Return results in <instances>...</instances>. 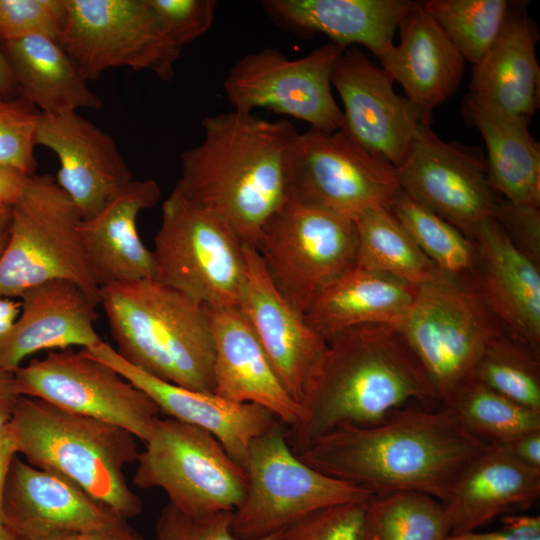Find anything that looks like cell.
I'll list each match as a JSON object with an SVG mask.
<instances>
[{"mask_svg": "<svg viewBox=\"0 0 540 540\" xmlns=\"http://www.w3.org/2000/svg\"><path fill=\"white\" fill-rule=\"evenodd\" d=\"M489 447L444 406L436 412L397 409L368 426L341 424L296 455L373 495L415 491L444 504L462 473Z\"/></svg>", "mask_w": 540, "mask_h": 540, "instance_id": "cell-1", "label": "cell"}, {"mask_svg": "<svg viewBox=\"0 0 540 540\" xmlns=\"http://www.w3.org/2000/svg\"><path fill=\"white\" fill-rule=\"evenodd\" d=\"M203 137L180 156L174 192L225 221L255 247L286 201L284 161L298 131L286 119L231 109L206 116Z\"/></svg>", "mask_w": 540, "mask_h": 540, "instance_id": "cell-2", "label": "cell"}, {"mask_svg": "<svg viewBox=\"0 0 540 540\" xmlns=\"http://www.w3.org/2000/svg\"><path fill=\"white\" fill-rule=\"evenodd\" d=\"M326 342L320 371L303 404L304 416L286 431L295 454L341 424L373 425L410 400L438 401L397 326H356Z\"/></svg>", "mask_w": 540, "mask_h": 540, "instance_id": "cell-3", "label": "cell"}, {"mask_svg": "<svg viewBox=\"0 0 540 540\" xmlns=\"http://www.w3.org/2000/svg\"><path fill=\"white\" fill-rule=\"evenodd\" d=\"M116 352L161 380L214 393L208 307L154 279L101 287Z\"/></svg>", "mask_w": 540, "mask_h": 540, "instance_id": "cell-4", "label": "cell"}, {"mask_svg": "<svg viewBox=\"0 0 540 540\" xmlns=\"http://www.w3.org/2000/svg\"><path fill=\"white\" fill-rule=\"evenodd\" d=\"M9 427L17 453L30 465L71 480L128 520L142 512L124 469L137 461V438L127 430L45 400L21 396Z\"/></svg>", "mask_w": 540, "mask_h": 540, "instance_id": "cell-5", "label": "cell"}, {"mask_svg": "<svg viewBox=\"0 0 540 540\" xmlns=\"http://www.w3.org/2000/svg\"><path fill=\"white\" fill-rule=\"evenodd\" d=\"M82 220L54 177L29 176L10 213L8 242L0 258V296L20 297L42 283L65 280L98 305L101 288L82 244Z\"/></svg>", "mask_w": 540, "mask_h": 540, "instance_id": "cell-6", "label": "cell"}, {"mask_svg": "<svg viewBox=\"0 0 540 540\" xmlns=\"http://www.w3.org/2000/svg\"><path fill=\"white\" fill-rule=\"evenodd\" d=\"M244 244L225 221L172 191L154 237L153 279L208 308L238 307Z\"/></svg>", "mask_w": 540, "mask_h": 540, "instance_id": "cell-7", "label": "cell"}, {"mask_svg": "<svg viewBox=\"0 0 540 540\" xmlns=\"http://www.w3.org/2000/svg\"><path fill=\"white\" fill-rule=\"evenodd\" d=\"M245 472V495L231 523L233 534L243 540L266 538L315 510L367 503L373 496L304 463L290 448L280 421L251 441Z\"/></svg>", "mask_w": 540, "mask_h": 540, "instance_id": "cell-8", "label": "cell"}, {"mask_svg": "<svg viewBox=\"0 0 540 540\" xmlns=\"http://www.w3.org/2000/svg\"><path fill=\"white\" fill-rule=\"evenodd\" d=\"M398 328L444 405L506 332L472 284L446 277L419 287Z\"/></svg>", "mask_w": 540, "mask_h": 540, "instance_id": "cell-9", "label": "cell"}, {"mask_svg": "<svg viewBox=\"0 0 540 540\" xmlns=\"http://www.w3.org/2000/svg\"><path fill=\"white\" fill-rule=\"evenodd\" d=\"M286 200L352 220L391 209L400 190L396 169L342 131L298 132L284 161Z\"/></svg>", "mask_w": 540, "mask_h": 540, "instance_id": "cell-10", "label": "cell"}, {"mask_svg": "<svg viewBox=\"0 0 540 540\" xmlns=\"http://www.w3.org/2000/svg\"><path fill=\"white\" fill-rule=\"evenodd\" d=\"M133 483L159 488L169 503L190 516L232 511L242 502L247 477L207 430L158 418L139 452Z\"/></svg>", "mask_w": 540, "mask_h": 540, "instance_id": "cell-11", "label": "cell"}, {"mask_svg": "<svg viewBox=\"0 0 540 540\" xmlns=\"http://www.w3.org/2000/svg\"><path fill=\"white\" fill-rule=\"evenodd\" d=\"M254 248L274 286L304 316L317 293L355 265V222L286 200Z\"/></svg>", "mask_w": 540, "mask_h": 540, "instance_id": "cell-12", "label": "cell"}, {"mask_svg": "<svg viewBox=\"0 0 540 540\" xmlns=\"http://www.w3.org/2000/svg\"><path fill=\"white\" fill-rule=\"evenodd\" d=\"M58 43L88 81L111 68L174 77L182 48L162 31L145 0H65Z\"/></svg>", "mask_w": 540, "mask_h": 540, "instance_id": "cell-13", "label": "cell"}, {"mask_svg": "<svg viewBox=\"0 0 540 540\" xmlns=\"http://www.w3.org/2000/svg\"><path fill=\"white\" fill-rule=\"evenodd\" d=\"M328 42L300 58L267 47L248 53L230 68L223 84L231 109H268L326 132L341 130L342 109L332 94V73L343 52Z\"/></svg>", "mask_w": 540, "mask_h": 540, "instance_id": "cell-14", "label": "cell"}, {"mask_svg": "<svg viewBox=\"0 0 540 540\" xmlns=\"http://www.w3.org/2000/svg\"><path fill=\"white\" fill-rule=\"evenodd\" d=\"M21 396L119 426L146 442L160 410L142 390L83 349L49 351L14 371Z\"/></svg>", "mask_w": 540, "mask_h": 540, "instance_id": "cell-15", "label": "cell"}, {"mask_svg": "<svg viewBox=\"0 0 540 540\" xmlns=\"http://www.w3.org/2000/svg\"><path fill=\"white\" fill-rule=\"evenodd\" d=\"M400 189L473 241L480 224L494 218L501 197L492 189L485 159L440 139L423 123L397 167Z\"/></svg>", "mask_w": 540, "mask_h": 540, "instance_id": "cell-16", "label": "cell"}, {"mask_svg": "<svg viewBox=\"0 0 540 540\" xmlns=\"http://www.w3.org/2000/svg\"><path fill=\"white\" fill-rule=\"evenodd\" d=\"M331 81L343 103L340 131L397 168L431 114L397 94L390 76L357 48L343 50Z\"/></svg>", "mask_w": 540, "mask_h": 540, "instance_id": "cell-17", "label": "cell"}, {"mask_svg": "<svg viewBox=\"0 0 540 540\" xmlns=\"http://www.w3.org/2000/svg\"><path fill=\"white\" fill-rule=\"evenodd\" d=\"M246 274L238 308L282 384L302 407L320 371L327 342L281 295L257 250L244 244Z\"/></svg>", "mask_w": 540, "mask_h": 540, "instance_id": "cell-18", "label": "cell"}, {"mask_svg": "<svg viewBox=\"0 0 540 540\" xmlns=\"http://www.w3.org/2000/svg\"><path fill=\"white\" fill-rule=\"evenodd\" d=\"M35 144L56 155V182L83 219L100 211L133 180L114 138L77 111L41 113Z\"/></svg>", "mask_w": 540, "mask_h": 540, "instance_id": "cell-19", "label": "cell"}, {"mask_svg": "<svg viewBox=\"0 0 540 540\" xmlns=\"http://www.w3.org/2000/svg\"><path fill=\"white\" fill-rule=\"evenodd\" d=\"M2 523L29 540L83 534L126 520L68 478L14 457L6 479Z\"/></svg>", "mask_w": 540, "mask_h": 540, "instance_id": "cell-20", "label": "cell"}, {"mask_svg": "<svg viewBox=\"0 0 540 540\" xmlns=\"http://www.w3.org/2000/svg\"><path fill=\"white\" fill-rule=\"evenodd\" d=\"M147 394L160 412L210 432L245 470L251 441L279 421L253 403H237L215 393L187 389L161 380L125 361L109 343L83 349Z\"/></svg>", "mask_w": 540, "mask_h": 540, "instance_id": "cell-21", "label": "cell"}, {"mask_svg": "<svg viewBox=\"0 0 540 540\" xmlns=\"http://www.w3.org/2000/svg\"><path fill=\"white\" fill-rule=\"evenodd\" d=\"M472 285L512 337L540 354L539 263L522 252L494 218L478 227Z\"/></svg>", "mask_w": 540, "mask_h": 540, "instance_id": "cell-22", "label": "cell"}, {"mask_svg": "<svg viewBox=\"0 0 540 540\" xmlns=\"http://www.w3.org/2000/svg\"><path fill=\"white\" fill-rule=\"evenodd\" d=\"M214 344V393L269 410L289 427L304 416L288 393L249 321L238 307L208 308Z\"/></svg>", "mask_w": 540, "mask_h": 540, "instance_id": "cell-23", "label": "cell"}, {"mask_svg": "<svg viewBox=\"0 0 540 540\" xmlns=\"http://www.w3.org/2000/svg\"><path fill=\"white\" fill-rule=\"evenodd\" d=\"M19 298L20 313L0 336L1 368L14 372L26 357L39 351L87 349L102 341L94 327L97 304L78 285L48 281Z\"/></svg>", "mask_w": 540, "mask_h": 540, "instance_id": "cell-24", "label": "cell"}, {"mask_svg": "<svg viewBox=\"0 0 540 540\" xmlns=\"http://www.w3.org/2000/svg\"><path fill=\"white\" fill-rule=\"evenodd\" d=\"M161 199L154 179L132 180L93 216L83 219L80 235L100 288L114 283L153 279L152 250L137 231V217Z\"/></svg>", "mask_w": 540, "mask_h": 540, "instance_id": "cell-25", "label": "cell"}, {"mask_svg": "<svg viewBox=\"0 0 540 540\" xmlns=\"http://www.w3.org/2000/svg\"><path fill=\"white\" fill-rule=\"evenodd\" d=\"M407 0H265V14L279 27L299 35L322 34L347 49L362 45L380 59L394 45Z\"/></svg>", "mask_w": 540, "mask_h": 540, "instance_id": "cell-26", "label": "cell"}, {"mask_svg": "<svg viewBox=\"0 0 540 540\" xmlns=\"http://www.w3.org/2000/svg\"><path fill=\"white\" fill-rule=\"evenodd\" d=\"M400 42L380 59L383 70L421 110H432L457 90L465 60L438 23L415 2L399 24Z\"/></svg>", "mask_w": 540, "mask_h": 540, "instance_id": "cell-27", "label": "cell"}, {"mask_svg": "<svg viewBox=\"0 0 540 540\" xmlns=\"http://www.w3.org/2000/svg\"><path fill=\"white\" fill-rule=\"evenodd\" d=\"M538 40L531 19L511 9L494 43L473 65L468 97L483 108L530 119L539 99Z\"/></svg>", "mask_w": 540, "mask_h": 540, "instance_id": "cell-28", "label": "cell"}, {"mask_svg": "<svg viewBox=\"0 0 540 540\" xmlns=\"http://www.w3.org/2000/svg\"><path fill=\"white\" fill-rule=\"evenodd\" d=\"M540 496V470L490 446L458 479L443 504L451 534L479 530L496 518L529 508Z\"/></svg>", "mask_w": 540, "mask_h": 540, "instance_id": "cell-29", "label": "cell"}, {"mask_svg": "<svg viewBox=\"0 0 540 540\" xmlns=\"http://www.w3.org/2000/svg\"><path fill=\"white\" fill-rule=\"evenodd\" d=\"M418 286L355 264L325 285L304 318L326 341L347 329L367 325L399 326L410 310Z\"/></svg>", "mask_w": 540, "mask_h": 540, "instance_id": "cell-30", "label": "cell"}, {"mask_svg": "<svg viewBox=\"0 0 540 540\" xmlns=\"http://www.w3.org/2000/svg\"><path fill=\"white\" fill-rule=\"evenodd\" d=\"M0 47L21 98L42 114L102 108L101 98L57 40L32 36Z\"/></svg>", "mask_w": 540, "mask_h": 540, "instance_id": "cell-31", "label": "cell"}, {"mask_svg": "<svg viewBox=\"0 0 540 540\" xmlns=\"http://www.w3.org/2000/svg\"><path fill=\"white\" fill-rule=\"evenodd\" d=\"M463 108L485 143L492 189L510 203L540 207V144L529 131L530 119L483 108L468 96Z\"/></svg>", "mask_w": 540, "mask_h": 540, "instance_id": "cell-32", "label": "cell"}, {"mask_svg": "<svg viewBox=\"0 0 540 540\" xmlns=\"http://www.w3.org/2000/svg\"><path fill=\"white\" fill-rule=\"evenodd\" d=\"M354 222L357 234L355 264L418 287L444 277L389 209L368 210Z\"/></svg>", "mask_w": 540, "mask_h": 540, "instance_id": "cell-33", "label": "cell"}, {"mask_svg": "<svg viewBox=\"0 0 540 540\" xmlns=\"http://www.w3.org/2000/svg\"><path fill=\"white\" fill-rule=\"evenodd\" d=\"M390 211L444 277L472 284L477 254L471 239L401 189Z\"/></svg>", "mask_w": 540, "mask_h": 540, "instance_id": "cell-34", "label": "cell"}, {"mask_svg": "<svg viewBox=\"0 0 540 540\" xmlns=\"http://www.w3.org/2000/svg\"><path fill=\"white\" fill-rule=\"evenodd\" d=\"M451 527L444 505L421 492L373 495L364 517V540H445Z\"/></svg>", "mask_w": 540, "mask_h": 540, "instance_id": "cell-35", "label": "cell"}, {"mask_svg": "<svg viewBox=\"0 0 540 540\" xmlns=\"http://www.w3.org/2000/svg\"><path fill=\"white\" fill-rule=\"evenodd\" d=\"M464 427L490 446L540 430V411L517 403L471 378L460 385L444 405Z\"/></svg>", "mask_w": 540, "mask_h": 540, "instance_id": "cell-36", "label": "cell"}, {"mask_svg": "<svg viewBox=\"0 0 540 540\" xmlns=\"http://www.w3.org/2000/svg\"><path fill=\"white\" fill-rule=\"evenodd\" d=\"M421 4L472 65L494 43L512 9L506 0H428Z\"/></svg>", "mask_w": 540, "mask_h": 540, "instance_id": "cell-37", "label": "cell"}, {"mask_svg": "<svg viewBox=\"0 0 540 540\" xmlns=\"http://www.w3.org/2000/svg\"><path fill=\"white\" fill-rule=\"evenodd\" d=\"M472 378L540 411V354L504 332L484 351Z\"/></svg>", "mask_w": 540, "mask_h": 540, "instance_id": "cell-38", "label": "cell"}, {"mask_svg": "<svg viewBox=\"0 0 540 540\" xmlns=\"http://www.w3.org/2000/svg\"><path fill=\"white\" fill-rule=\"evenodd\" d=\"M40 115L21 97H0V165L34 175L35 134Z\"/></svg>", "mask_w": 540, "mask_h": 540, "instance_id": "cell-39", "label": "cell"}, {"mask_svg": "<svg viewBox=\"0 0 540 540\" xmlns=\"http://www.w3.org/2000/svg\"><path fill=\"white\" fill-rule=\"evenodd\" d=\"M65 0H0V43L32 36L58 41Z\"/></svg>", "mask_w": 540, "mask_h": 540, "instance_id": "cell-40", "label": "cell"}, {"mask_svg": "<svg viewBox=\"0 0 540 540\" xmlns=\"http://www.w3.org/2000/svg\"><path fill=\"white\" fill-rule=\"evenodd\" d=\"M367 503H343L315 510L299 518L278 540H364Z\"/></svg>", "mask_w": 540, "mask_h": 540, "instance_id": "cell-41", "label": "cell"}, {"mask_svg": "<svg viewBox=\"0 0 540 540\" xmlns=\"http://www.w3.org/2000/svg\"><path fill=\"white\" fill-rule=\"evenodd\" d=\"M164 34L182 48L211 28L215 0H145Z\"/></svg>", "mask_w": 540, "mask_h": 540, "instance_id": "cell-42", "label": "cell"}, {"mask_svg": "<svg viewBox=\"0 0 540 540\" xmlns=\"http://www.w3.org/2000/svg\"><path fill=\"white\" fill-rule=\"evenodd\" d=\"M232 518V511L190 516L168 502L157 519V540H243L233 534ZM280 533L257 540H278Z\"/></svg>", "mask_w": 540, "mask_h": 540, "instance_id": "cell-43", "label": "cell"}, {"mask_svg": "<svg viewBox=\"0 0 540 540\" xmlns=\"http://www.w3.org/2000/svg\"><path fill=\"white\" fill-rule=\"evenodd\" d=\"M540 207L500 199L494 219L510 240L535 262L540 260Z\"/></svg>", "mask_w": 540, "mask_h": 540, "instance_id": "cell-44", "label": "cell"}, {"mask_svg": "<svg viewBox=\"0 0 540 540\" xmlns=\"http://www.w3.org/2000/svg\"><path fill=\"white\" fill-rule=\"evenodd\" d=\"M445 540H540V517L512 513L501 517L496 530L450 534Z\"/></svg>", "mask_w": 540, "mask_h": 540, "instance_id": "cell-45", "label": "cell"}, {"mask_svg": "<svg viewBox=\"0 0 540 540\" xmlns=\"http://www.w3.org/2000/svg\"><path fill=\"white\" fill-rule=\"evenodd\" d=\"M501 447L519 462L540 470V430L522 434Z\"/></svg>", "mask_w": 540, "mask_h": 540, "instance_id": "cell-46", "label": "cell"}, {"mask_svg": "<svg viewBox=\"0 0 540 540\" xmlns=\"http://www.w3.org/2000/svg\"><path fill=\"white\" fill-rule=\"evenodd\" d=\"M29 176L17 168L0 165V213L12 209Z\"/></svg>", "mask_w": 540, "mask_h": 540, "instance_id": "cell-47", "label": "cell"}, {"mask_svg": "<svg viewBox=\"0 0 540 540\" xmlns=\"http://www.w3.org/2000/svg\"><path fill=\"white\" fill-rule=\"evenodd\" d=\"M20 397L14 372L0 367V432L10 423Z\"/></svg>", "mask_w": 540, "mask_h": 540, "instance_id": "cell-48", "label": "cell"}, {"mask_svg": "<svg viewBox=\"0 0 540 540\" xmlns=\"http://www.w3.org/2000/svg\"><path fill=\"white\" fill-rule=\"evenodd\" d=\"M16 454L18 453L15 439L8 424L0 432V524H2L1 505L3 491L11 463Z\"/></svg>", "mask_w": 540, "mask_h": 540, "instance_id": "cell-49", "label": "cell"}, {"mask_svg": "<svg viewBox=\"0 0 540 540\" xmlns=\"http://www.w3.org/2000/svg\"><path fill=\"white\" fill-rule=\"evenodd\" d=\"M75 540H145L137 531H135L127 520L102 529L88 533L78 534Z\"/></svg>", "mask_w": 540, "mask_h": 540, "instance_id": "cell-50", "label": "cell"}, {"mask_svg": "<svg viewBox=\"0 0 540 540\" xmlns=\"http://www.w3.org/2000/svg\"><path fill=\"white\" fill-rule=\"evenodd\" d=\"M20 309V301L0 296V336L11 328L20 313Z\"/></svg>", "mask_w": 540, "mask_h": 540, "instance_id": "cell-51", "label": "cell"}, {"mask_svg": "<svg viewBox=\"0 0 540 540\" xmlns=\"http://www.w3.org/2000/svg\"><path fill=\"white\" fill-rule=\"evenodd\" d=\"M15 92H17L16 81L0 47V97L13 98Z\"/></svg>", "mask_w": 540, "mask_h": 540, "instance_id": "cell-52", "label": "cell"}, {"mask_svg": "<svg viewBox=\"0 0 540 540\" xmlns=\"http://www.w3.org/2000/svg\"><path fill=\"white\" fill-rule=\"evenodd\" d=\"M10 213H11V210L0 213V258L8 242L9 227H10Z\"/></svg>", "mask_w": 540, "mask_h": 540, "instance_id": "cell-53", "label": "cell"}, {"mask_svg": "<svg viewBox=\"0 0 540 540\" xmlns=\"http://www.w3.org/2000/svg\"><path fill=\"white\" fill-rule=\"evenodd\" d=\"M0 540H29L26 537L18 534L12 529L8 528L3 523L0 524Z\"/></svg>", "mask_w": 540, "mask_h": 540, "instance_id": "cell-54", "label": "cell"}, {"mask_svg": "<svg viewBox=\"0 0 540 540\" xmlns=\"http://www.w3.org/2000/svg\"><path fill=\"white\" fill-rule=\"evenodd\" d=\"M76 535L75 534H57L53 536L46 537L42 540H75Z\"/></svg>", "mask_w": 540, "mask_h": 540, "instance_id": "cell-55", "label": "cell"}]
</instances>
